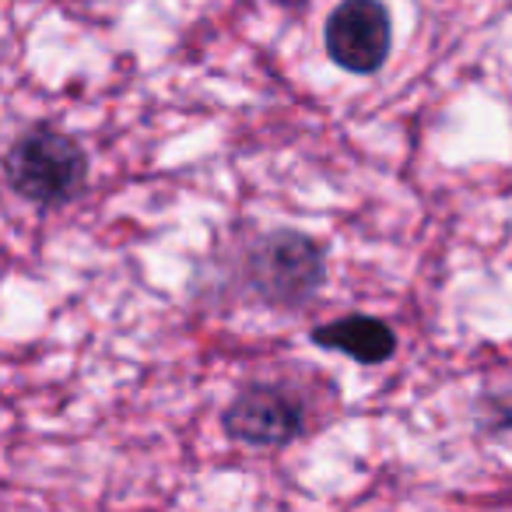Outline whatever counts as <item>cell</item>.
I'll return each mask as SVG.
<instances>
[{
  "label": "cell",
  "instance_id": "cell-1",
  "mask_svg": "<svg viewBox=\"0 0 512 512\" xmlns=\"http://www.w3.org/2000/svg\"><path fill=\"white\" fill-rule=\"evenodd\" d=\"M4 176L18 197L39 207L67 204L85 190L88 158L74 137L53 127H32L11 144Z\"/></svg>",
  "mask_w": 512,
  "mask_h": 512
},
{
  "label": "cell",
  "instance_id": "cell-2",
  "mask_svg": "<svg viewBox=\"0 0 512 512\" xmlns=\"http://www.w3.org/2000/svg\"><path fill=\"white\" fill-rule=\"evenodd\" d=\"M249 292L274 309H299L327 278L323 249L302 232H274L249 253Z\"/></svg>",
  "mask_w": 512,
  "mask_h": 512
},
{
  "label": "cell",
  "instance_id": "cell-3",
  "mask_svg": "<svg viewBox=\"0 0 512 512\" xmlns=\"http://www.w3.org/2000/svg\"><path fill=\"white\" fill-rule=\"evenodd\" d=\"M221 425L242 446H288L292 439H299L302 428H306V411L302 404L285 393L281 386L260 383L242 390L232 404L221 414Z\"/></svg>",
  "mask_w": 512,
  "mask_h": 512
},
{
  "label": "cell",
  "instance_id": "cell-4",
  "mask_svg": "<svg viewBox=\"0 0 512 512\" xmlns=\"http://www.w3.org/2000/svg\"><path fill=\"white\" fill-rule=\"evenodd\" d=\"M327 53L337 67L372 74L390 53V15L379 0H344L327 18Z\"/></svg>",
  "mask_w": 512,
  "mask_h": 512
},
{
  "label": "cell",
  "instance_id": "cell-5",
  "mask_svg": "<svg viewBox=\"0 0 512 512\" xmlns=\"http://www.w3.org/2000/svg\"><path fill=\"white\" fill-rule=\"evenodd\" d=\"M313 341L320 344V348L344 351V355L362 365H379L397 351V334H393L383 320L362 316V313L323 323V327L313 330Z\"/></svg>",
  "mask_w": 512,
  "mask_h": 512
}]
</instances>
